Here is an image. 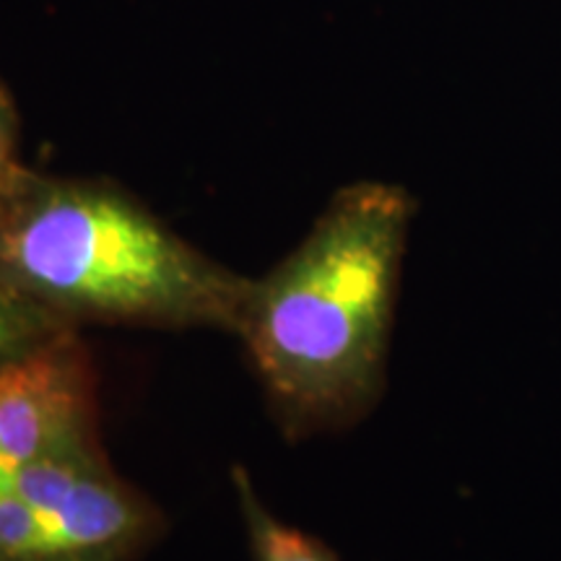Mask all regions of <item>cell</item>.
<instances>
[{"label": "cell", "mask_w": 561, "mask_h": 561, "mask_svg": "<svg viewBox=\"0 0 561 561\" xmlns=\"http://www.w3.org/2000/svg\"><path fill=\"white\" fill-rule=\"evenodd\" d=\"M413 210L390 182L341 187L305 240L250 280L234 335L289 439L343 432L380 403Z\"/></svg>", "instance_id": "6da1fadb"}, {"label": "cell", "mask_w": 561, "mask_h": 561, "mask_svg": "<svg viewBox=\"0 0 561 561\" xmlns=\"http://www.w3.org/2000/svg\"><path fill=\"white\" fill-rule=\"evenodd\" d=\"M60 559L130 561L161 533V512L102 460L45 517Z\"/></svg>", "instance_id": "277c9868"}, {"label": "cell", "mask_w": 561, "mask_h": 561, "mask_svg": "<svg viewBox=\"0 0 561 561\" xmlns=\"http://www.w3.org/2000/svg\"><path fill=\"white\" fill-rule=\"evenodd\" d=\"M68 561H102V559H68Z\"/></svg>", "instance_id": "9c48e42d"}, {"label": "cell", "mask_w": 561, "mask_h": 561, "mask_svg": "<svg viewBox=\"0 0 561 561\" xmlns=\"http://www.w3.org/2000/svg\"><path fill=\"white\" fill-rule=\"evenodd\" d=\"M0 280L76 331L234 335L252 278L210 261L115 182L16 164L0 198Z\"/></svg>", "instance_id": "7a4b0ae2"}, {"label": "cell", "mask_w": 561, "mask_h": 561, "mask_svg": "<svg viewBox=\"0 0 561 561\" xmlns=\"http://www.w3.org/2000/svg\"><path fill=\"white\" fill-rule=\"evenodd\" d=\"M76 328L62 325L50 312L19 297L9 284L0 280V371L60 339Z\"/></svg>", "instance_id": "8992f818"}, {"label": "cell", "mask_w": 561, "mask_h": 561, "mask_svg": "<svg viewBox=\"0 0 561 561\" xmlns=\"http://www.w3.org/2000/svg\"><path fill=\"white\" fill-rule=\"evenodd\" d=\"M100 445L96 375L79 331L0 371V486L24 462Z\"/></svg>", "instance_id": "3957f363"}, {"label": "cell", "mask_w": 561, "mask_h": 561, "mask_svg": "<svg viewBox=\"0 0 561 561\" xmlns=\"http://www.w3.org/2000/svg\"><path fill=\"white\" fill-rule=\"evenodd\" d=\"M11 170H13V167H11ZM5 174H9V170H5V172H0V198H3V187H5Z\"/></svg>", "instance_id": "ba28073f"}, {"label": "cell", "mask_w": 561, "mask_h": 561, "mask_svg": "<svg viewBox=\"0 0 561 561\" xmlns=\"http://www.w3.org/2000/svg\"><path fill=\"white\" fill-rule=\"evenodd\" d=\"M244 528L250 536V549L255 561H339V557L325 543L310 533L280 523L265 502L257 496L252 479L244 466L231 468Z\"/></svg>", "instance_id": "5b68a950"}, {"label": "cell", "mask_w": 561, "mask_h": 561, "mask_svg": "<svg viewBox=\"0 0 561 561\" xmlns=\"http://www.w3.org/2000/svg\"><path fill=\"white\" fill-rule=\"evenodd\" d=\"M19 112L13 104V96L0 81V172L11 170V167L21 164L19 157Z\"/></svg>", "instance_id": "52a82bcc"}]
</instances>
